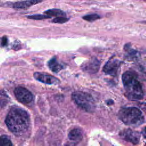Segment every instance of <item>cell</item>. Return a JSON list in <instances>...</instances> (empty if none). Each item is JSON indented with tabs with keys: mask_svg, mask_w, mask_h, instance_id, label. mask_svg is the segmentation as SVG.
Wrapping results in <instances>:
<instances>
[{
	"mask_svg": "<svg viewBox=\"0 0 146 146\" xmlns=\"http://www.w3.org/2000/svg\"><path fill=\"white\" fill-rule=\"evenodd\" d=\"M5 123L11 132L16 135H21L28 129L30 120L26 111L19 108H13L7 115Z\"/></svg>",
	"mask_w": 146,
	"mask_h": 146,
	"instance_id": "1",
	"label": "cell"
},
{
	"mask_svg": "<svg viewBox=\"0 0 146 146\" xmlns=\"http://www.w3.org/2000/svg\"><path fill=\"white\" fill-rule=\"evenodd\" d=\"M122 81L125 91V95L129 100H139L143 99V89L134 72L131 71L125 72L122 75Z\"/></svg>",
	"mask_w": 146,
	"mask_h": 146,
	"instance_id": "2",
	"label": "cell"
},
{
	"mask_svg": "<svg viewBox=\"0 0 146 146\" xmlns=\"http://www.w3.org/2000/svg\"><path fill=\"white\" fill-rule=\"evenodd\" d=\"M119 117L125 124L128 125L137 126L144 121L141 111L133 107L122 108L119 112Z\"/></svg>",
	"mask_w": 146,
	"mask_h": 146,
	"instance_id": "3",
	"label": "cell"
},
{
	"mask_svg": "<svg viewBox=\"0 0 146 146\" xmlns=\"http://www.w3.org/2000/svg\"><path fill=\"white\" fill-rule=\"evenodd\" d=\"M72 100L83 110L87 112H92L95 110V102L90 94L82 92L75 91L72 94Z\"/></svg>",
	"mask_w": 146,
	"mask_h": 146,
	"instance_id": "4",
	"label": "cell"
},
{
	"mask_svg": "<svg viewBox=\"0 0 146 146\" xmlns=\"http://www.w3.org/2000/svg\"><path fill=\"white\" fill-rule=\"evenodd\" d=\"M17 99L23 104H28L32 102L33 96L30 91L23 87H18L14 91Z\"/></svg>",
	"mask_w": 146,
	"mask_h": 146,
	"instance_id": "5",
	"label": "cell"
},
{
	"mask_svg": "<svg viewBox=\"0 0 146 146\" xmlns=\"http://www.w3.org/2000/svg\"><path fill=\"white\" fill-rule=\"evenodd\" d=\"M120 136L125 140L133 144H137L140 141V133L131 129H125L120 133Z\"/></svg>",
	"mask_w": 146,
	"mask_h": 146,
	"instance_id": "6",
	"label": "cell"
},
{
	"mask_svg": "<svg viewBox=\"0 0 146 146\" xmlns=\"http://www.w3.org/2000/svg\"><path fill=\"white\" fill-rule=\"evenodd\" d=\"M34 77L37 80L46 84H55L59 83V80L58 79L53 76L46 74H43L41 72H35L34 74Z\"/></svg>",
	"mask_w": 146,
	"mask_h": 146,
	"instance_id": "7",
	"label": "cell"
},
{
	"mask_svg": "<svg viewBox=\"0 0 146 146\" xmlns=\"http://www.w3.org/2000/svg\"><path fill=\"white\" fill-rule=\"evenodd\" d=\"M68 141L66 146H74L78 144L82 139V133L80 129L74 128L68 133Z\"/></svg>",
	"mask_w": 146,
	"mask_h": 146,
	"instance_id": "8",
	"label": "cell"
},
{
	"mask_svg": "<svg viewBox=\"0 0 146 146\" xmlns=\"http://www.w3.org/2000/svg\"><path fill=\"white\" fill-rule=\"evenodd\" d=\"M120 65V62L118 60L111 59L104 66L103 71L111 75H116Z\"/></svg>",
	"mask_w": 146,
	"mask_h": 146,
	"instance_id": "9",
	"label": "cell"
},
{
	"mask_svg": "<svg viewBox=\"0 0 146 146\" xmlns=\"http://www.w3.org/2000/svg\"><path fill=\"white\" fill-rule=\"evenodd\" d=\"M42 0H27L25 1H19L13 4L14 9H27L34 5L40 3Z\"/></svg>",
	"mask_w": 146,
	"mask_h": 146,
	"instance_id": "10",
	"label": "cell"
},
{
	"mask_svg": "<svg viewBox=\"0 0 146 146\" xmlns=\"http://www.w3.org/2000/svg\"><path fill=\"white\" fill-rule=\"evenodd\" d=\"M48 66L52 71L57 72L62 69L63 66L57 61L55 57L51 59L48 62Z\"/></svg>",
	"mask_w": 146,
	"mask_h": 146,
	"instance_id": "11",
	"label": "cell"
},
{
	"mask_svg": "<svg viewBox=\"0 0 146 146\" xmlns=\"http://www.w3.org/2000/svg\"><path fill=\"white\" fill-rule=\"evenodd\" d=\"M124 49L127 52V56L129 59L133 60L137 58L139 55L138 52L135 50L132 49L129 44L125 45Z\"/></svg>",
	"mask_w": 146,
	"mask_h": 146,
	"instance_id": "12",
	"label": "cell"
},
{
	"mask_svg": "<svg viewBox=\"0 0 146 146\" xmlns=\"http://www.w3.org/2000/svg\"><path fill=\"white\" fill-rule=\"evenodd\" d=\"M99 62L96 59H91L90 62H88L86 66V70H91V71H97V70L99 68Z\"/></svg>",
	"mask_w": 146,
	"mask_h": 146,
	"instance_id": "13",
	"label": "cell"
},
{
	"mask_svg": "<svg viewBox=\"0 0 146 146\" xmlns=\"http://www.w3.org/2000/svg\"><path fill=\"white\" fill-rule=\"evenodd\" d=\"M44 13L49 16H55V17H64L66 15L65 13L58 9H49L44 12Z\"/></svg>",
	"mask_w": 146,
	"mask_h": 146,
	"instance_id": "14",
	"label": "cell"
},
{
	"mask_svg": "<svg viewBox=\"0 0 146 146\" xmlns=\"http://www.w3.org/2000/svg\"><path fill=\"white\" fill-rule=\"evenodd\" d=\"M27 18L28 19H34V20H41L44 19H48L51 18V16H49L46 14H35V15H32L27 16Z\"/></svg>",
	"mask_w": 146,
	"mask_h": 146,
	"instance_id": "15",
	"label": "cell"
},
{
	"mask_svg": "<svg viewBox=\"0 0 146 146\" xmlns=\"http://www.w3.org/2000/svg\"><path fill=\"white\" fill-rule=\"evenodd\" d=\"M100 17L97 14H88V15H84L82 17V18L87 21L88 22H93L95 20L99 19H100Z\"/></svg>",
	"mask_w": 146,
	"mask_h": 146,
	"instance_id": "16",
	"label": "cell"
},
{
	"mask_svg": "<svg viewBox=\"0 0 146 146\" xmlns=\"http://www.w3.org/2000/svg\"><path fill=\"white\" fill-rule=\"evenodd\" d=\"M1 146H13V145L11 140L8 137L2 136L1 139Z\"/></svg>",
	"mask_w": 146,
	"mask_h": 146,
	"instance_id": "17",
	"label": "cell"
},
{
	"mask_svg": "<svg viewBox=\"0 0 146 146\" xmlns=\"http://www.w3.org/2000/svg\"><path fill=\"white\" fill-rule=\"evenodd\" d=\"M68 18H67L64 17H58L53 19L51 22L55 23H63L68 21Z\"/></svg>",
	"mask_w": 146,
	"mask_h": 146,
	"instance_id": "18",
	"label": "cell"
},
{
	"mask_svg": "<svg viewBox=\"0 0 146 146\" xmlns=\"http://www.w3.org/2000/svg\"><path fill=\"white\" fill-rule=\"evenodd\" d=\"M7 43V38L6 36H3L2 38V39H1V45H2V46H6Z\"/></svg>",
	"mask_w": 146,
	"mask_h": 146,
	"instance_id": "19",
	"label": "cell"
},
{
	"mask_svg": "<svg viewBox=\"0 0 146 146\" xmlns=\"http://www.w3.org/2000/svg\"><path fill=\"white\" fill-rule=\"evenodd\" d=\"M141 133H142V135H143V137L146 139V127H145L143 129V130H142V131H141Z\"/></svg>",
	"mask_w": 146,
	"mask_h": 146,
	"instance_id": "20",
	"label": "cell"
},
{
	"mask_svg": "<svg viewBox=\"0 0 146 146\" xmlns=\"http://www.w3.org/2000/svg\"><path fill=\"white\" fill-rule=\"evenodd\" d=\"M142 108L145 111V112H146V103H144L142 104Z\"/></svg>",
	"mask_w": 146,
	"mask_h": 146,
	"instance_id": "21",
	"label": "cell"
},
{
	"mask_svg": "<svg viewBox=\"0 0 146 146\" xmlns=\"http://www.w3.org/2000/svg\"><path fill=\"white\" fill-rule=\"evenodd\" d=\"M145 146H146V143H145Z\"/></svg>",
	"mask_w": 146,
	"mask_h": 146,
	"instance_id": "22",
	"label": "cell"
}]
</instances>
